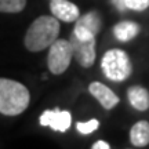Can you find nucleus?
Returning <instances> with one entry per match:
<instances>
[{
	"label": "nucleus",
	"mask_w": 149,
	"mask_h": 149,
	"mask_svg": "<svg viewBox=\"0 0 149 149\" xmlns=\"http://www.w3.org/2000/svg\"><path fill=\"white\" fill-rule=\"evenodd\" d=\"M88 91H90L91 95L101 104L102 108H105L108 111L112 109V108H115L117 104H119V101H120L119 97H117L108 86L102 84L100 81H93V83L88 86Z\"/></svg>",
	"instance_id": "9"
},
{
	"label": "nucleus",
	"mask_w": 149,
	"mask_h": 149,
	"mask_svg": "<svg viewBox=\"0 0 149 149\" xmlns=\"http://www.w3.org/2000/svg\"><path fill=\"white\" fill-rule=\"evenodd\" d=\"M111 145L105 141H97L95 144H93V149H109Z\"/></svg>",
	"instance_id": "16"
},
{
	"label": "nucleus",
	"mask_w": 149,
	"mask_h": 149,
	"mask_svg": "<svg viewBox=\"0 0 149 149\" xmlns=\"http://www.w3.org/2000/svg\"><path fill=\"white\" fill-rule=\"evenodd\" d=\"M101 68L104 74L113 81H123L128 79L133 72V65L128 58V54L120 48H112L104 54Z\"/></svg>",
	"instance_id": "3"
},
{
	"label": "nucleus",
	"mask_w": 149,
	"mask_h": 149,
	"mask_svg": "<svg viewBox=\"0 0 149 149\" xmlns=\"http://www.w3.org/2000/svg\"><path fill=\"white\" fill-rule=\"evenodd\" d=\"M130 141L135 148H144L149 144V123L146 120H139L131 127Z\"/></svg>",
	"instance_id": "11"
},
{
	"label": "nucleus",
	"mask_w": 149,
	"mask_h": 149,
	"mask_svg": "<svg viewBox=\"0 0 149 149\" xmlns=\"http://www.w3.org/2000/svg\"><path fill=\"white\" fill-rule=\"evenodd\" d=\"M73 57L77 64L83 68H90L95 62V37L94 39H79L72 33L69 39Z\"/></svg>",
	"instance_id": "5"
},
{
	"label": "nucleus",
	"mask_w": 149,
	"mask_h": 149,
	"mask_svg": "<svg viewBox=\"0 0 149 149\" xmlns=\"http://www.w3.org/2000/svg\"><path fill=\"white\" fill-rule=\"evenodd\" d=\"M138 24H135L133 21H122L116 24L113 28V33H115L117 40H120V42H130L131 39H134L138 35Z\"/></svg>",
	"instance_id": "12"
},
{
	"label": "nucleus",
	"mask_w": 149,
	"mask_h": 149,
	"mask_svg": "<svg viewBox=\"0 0 149 149\" xmlns=\"http://www.w3.org/2000/svg\"><path fill=\"white\" fill-rule=\"evenodd\" d=\"M31 94L25 86L11 79L0 77V113L6 116H18L26 111Z\"/></svg>",
	"instance_id": "2"
},
{
	"label": "nucleus",
	"mask_w": 149,
	"mask_h": 149,
	"mask_svg": "<svg viewBox=\"0 0 149 149\" xmlns=\"http://www.w3.org/2000/svg\"><path fill=\"white\" fill-rule=\"evenodd\" d=\"M128 101L137 111L144 112L149 109V91L141 86H133L127 90Z\"/></svg>",
	"instance_id": "10"
},
{
	"label": "nucleus",
	"mask_w": 149,
	"mask_h": 149,
	"mask_svg": "<svg viewBox=\"0 0 149 149\" xmlns=\"http://www.w3.org/2000/svg\"><path fill=\"white\" fill-rule=\"evenodd\" d=\"M59 35V22L55 17L42 15L36 18L28 28L25 35V47L32 51H43L53 44Z\"/></svg>",
	"instance_id": "1"
},
{
	"label": "nucleus",
	"mask_w": 149,
	"mask_h": 149,
	"mask_svg": "<svg viewBox=\"0 0 149 149\" xmlns=\"http://www.w3.org/2000/svg\"><path fill=\"white\" fill-rule=\"evenodd\" d=\"M25 6L26 0H0V13H19Z\"/></svg>",
	"instance_id": "13"
},
{
	"label": "nucleus",
	"mask_w": 149,
	"mask_h": 149,
	"mask_svg": "<svg viewBox=\"0 0 149 149\" xmlns=\"http://www.w3.org/2000/svg\"><path fill=\"white\" fill-rule=\"evenodd\" d=\"M47 55V65L50 72L54 74H61L69 68L70 61L73 58L72 46L65 39H57L50 46Z\"/></svg>",
	"instance_id": "4"
},
{
	"label": "nucleus",
	"mask_w": 149,
	"mask_h": 149,
	"mask_svg": "<svg viewBox=\"0 0 149 149\" xmlns=\"http://www.w3.org/2000/svg\"><path fill=\"white\" fill-rule=\"evenodd\" d=\"M50 10L58 21L64 22H74L80 15L79 7L68 0H51Z\"/></svg>",
	"instance_id": "8"
},
{
	"label": "nucleus",
	"mask_w": 149,
	"mask_h": 149,
	"mask_svg": "<svg viewBox=\"0 0 149 149\" xmlns=\"http://www.w3.org/2000/svg\"><path fill=\"white\" fill-rule=\"evenodd\" d=\"M124 6L128 10L144 11L149 7V0H124Z\"/></svg>",
	"instance_id": "15"
},
{
	"label": "nucleus",
	"mask_w": 149,
	"mask_h": 149,
	"mask_svg": "<svg viewBox=\"0 0 149 149\" xmlns=\"http://www.w3.org/2000/svg\"><path fill=\"white\" fill-rule=\"evenodd\" d=\"M101 29V17L97 11H90L84 15H79L73 28V35L79 39H94Z\"/></svg>",
	"instance_id": "6"
},
{
	"label": "nucleus",
	"mask_w": 149,
	"mask_h": 149,
	"mask_svg": "<svg viewBox=\"0 0 149 149\" xmlns=\"http://www.w3.org/2000/svg\"><path fill=\"white\" fill-rule=\"evenodd\" d=\"M70 123H72V116L68 111H59V109L44 111L40 116L42 126H47L53 128L54 131L59 133H65L66 130H69Z\"/></svg>",
	"instance_id": "7"
},
{
	"label": "nucleus",
	"mask_w": 149,
	"mask_h": 149,
	"mask_svg": "<svg viewBox=\"0 0 149 149\" xmlns=\"http://www.w3.org/2000/svg\"><path fill=\"white\" fill-rule=\"evenodd\" d=\"M100 127V122L97 119H91L88 122H79L76 124V128L77 131L81 134H91L94 133L97 128Z\"/></svg>",
	"instance_id": "14"
}]
</instances>
